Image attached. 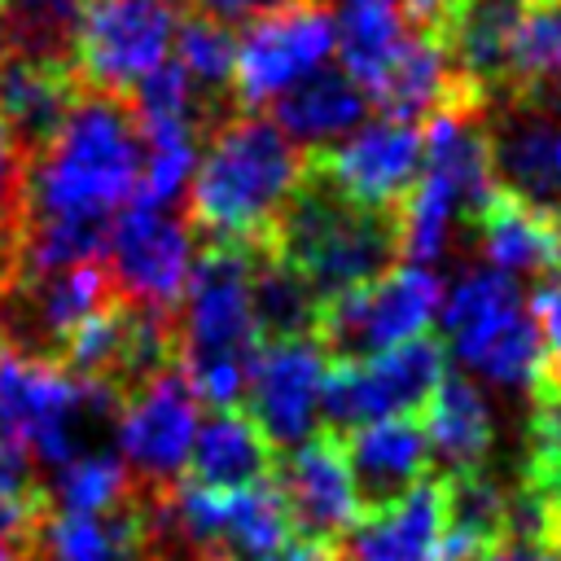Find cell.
Masks as SVG:
<instances>
[{"instance_id": "obj_17", "label": "cell", "mask_w": 561, "mask_h": 561, "mask_svg": "<svg viewBox=\"0 0 561 561\" xmlns=\"http://www.w3.org/2000/svg\"><path fill=\"white\" fill-rule=\"evenodd\" d=\"M443 530H447L443 482L421 478L399 500L368 508L337 543V561H438Z\"/></svg>"}, {"instance_id": "obj_27", "label": "cell", "mask_w": 561, "mask_h": 561, "mask_svg": "<svg viewBox=\"0 0 561 561\" xmlns=\"http://www.w3.org/2000/svg\"><path fill=\"white\" fill-rule=\"evenodd\" d=\"M88 0H0V39L4 53L75 66L79 26Z\"/></svg>"}, {"instance_id": "obj_35", "label": "cell", "mask_w": 561, "mask_h": 561, "mask_svg": "<svg viewBox=\"0 0 561 561\" xmlns=\"http://www.w3.org/2000/svg\"><path fill=\"white\" fill-rule=\"evenodd\" d=\"M324 9H355V4H394V0H316Z\"/></svg>"}, {"instance_id": "obj_1", "label": "cell", "mask_w": 561, "mask_h": 561, "mask_svg": "<svg viewBox=\"0 0 561 561\" xmlns=\"http://www.w3.org/2000/svg\"><path fill=\"white\" fill-rule=\"evenodd\" d=\"M145 162L140 123L127 96L83 88L57 136L26 162L22 215L110 232L131 202Z\"/></svg>"}, {"instance_id": "obj_21", "label": "cell", "mask_w": 561, "mask_h": 561, "mask_svg": "<svg viewBox=\"0 0 561 561\" xmlns=\"http://www.w3.org/2000/svg\"><path fill=\"white\" fill-rule=\"evenodd\" d=\"M272 469H276V447L241 403L210 408V416L197 421L193 451H188V482L237 491V486L267 482Z\"/></svg>"}, {"instance_id": "obj_8", "label": "cell", "mask_w": 561, "mask_h": 561, "mask_svg": "<svg viewBox=\"0 0 561 561\" xmlns=\"http://www.w3.org/2000/svg\"><path fill=\"white\" fill-rule=\"evenodd\" d=\"M443 364L447 346L425 333L364 359H329L320 390V425L329 434H346L381 416H412L447 373Z\"/></svg>"}, {"instance_id": "obj_14", "label": "cell", "mask_w": 561, "mask_h": 561, "mask_svg": "<svg viewBox=\"0 0 561 561\" xmlns=\"http://www.w3.org/2000/svg\"><path fill=\"white\" fill-rule=\"evenodd\" d=\"M324 373L329 355L311 333L259 342L241 399L272 447H294L320 430Z\"/></svg>"}, {"instance_id": "obj_20", "label": "cell", "mask_w": 561, "mask_h": 561, "mask_svg": "<svg viewBox=\"0 0 561 561\" xmlns=\"http://www.w3.org/2000/svg\"><path fill=\"white\" fill-rule=\"evenodd\" d=\"M267 105H272V123L298 153H320V149L337 145L368 114L364 88L342 66H320L316 75H307V79L289 83L280 96H272Z\"/></svg>"}, {"instance_id": "obj_19", "label": "cell", "mask_w": 561, "mask_h": 561, "mask_svg": "<svg viewBox=\"0 0 561 561\" xmlns=\"http://www.w3.org/2000/svg\"><path fill=\"white\" fill-rule=\"evenodd\" d=\"M83 83L75 66L31 61V57H0V118L9 127V140L31 162L66 123L75 110Z\"/></svg>"}, {"instance_id": "obj_4", "label": "cell", "mask_w": 561, "mask_h": 561, "mask_svg": "<svg viewBox=\"0 0 561 561\" xmlns=\"http://www.w3.org/2000/svg\"><path fill=\"white\" fill-rule=\"evenodd\" d=\"M267 245L302 272V280L316 289V298L346 294L355 285L377 280L399 259V232L394 210H368L320 184L307 167L289 202L280 206Z\"/></svg>"}, {"instance_id": "obj_18", "label": "cell", "mask_w": 561, "mask_h": 561, "mask_svg": "<svg viewBox=\"0 0 561 561\" xmlns=\"http://www.w3.org/2000/svg\"><path fill=\"white\" fill-rule=\"evenodd\" d=\"M342 451H346L351 482L364 513L399 500L430 469V443L412 416H381V421L355 425L342 434Z\"/></svg>"}, {"instance_id": "obj_30", "label": "cell", "mask_w": 561, "mask_h": 561, "mask_svg": "<svg viewBox=\"0 0 561 561\" xmlns=\"http://www.w3.org/2000/svg\"><path fill=\"white\" fill-rule=\"evenodd\" d=\"M22 188H26V158L9 140V127L0 118V245L18 241L22 224Z\"/></svg>"}, {"instance_id": "obj_2", "label": "cell", "mask_w": 561, "mask_h": 561, "mask_svg": "<svg viewBox=\"0 0 561 561\" xmlns=\"http://www.w3.org/2000/svg\"><path fill=\"white\" fill-rule=\"evenodd\" d=\"M307 153L254 110L219 118L188 175L184 219L202 245H263L280 206L298 188Z\"/></svg>"}, {"instance_id": "obj_3", "label": "cell", "mask_w": 561, "mask_h": 561, "mask_svg": "<svg viewBox=\"0 0 561 561\" xmlns=\"http://www.w3.org/2000/svg\"><path fill=\"white\" fill-rule=\"evenodd\" d=\"M250 259L254 245H202L175 311L180 368L210 408L241 403L250 359L263 342L250 307Z\"/></svg>"}, {"instance_id": "obj_24", "label": "cell", "mask_w": 561, "mask_h": 561, "mask_svg": "<svg viewBox=\"0 0 561 561\" xmlns=\"http://www.w3.org/2000/svg\"><path fill=\"white\" fill-rule=\"evenodd\" d=\"M39 561H149L140 539V491L110 513L48 508Z\"/></svg>"}, {"instance_id": "obj_26", "label": "cell", "mask_w": 561, "mask_h": 561, "mask_svg": "<svg viewBox=\"0 0 561 561\" xmlns=\"http://www.w3.org/2000/svg\"><path fill=\"white\" fill-rule=\"evenodd\" d=\"M175 61L184 66L193 92L206 101L210 114H237V35L224 22L188 13L175 22Z\"/></svg>"}, {"instance_id": "obj_22", "label": "cell", "mask_w": 561, "mask_h": 561, "mask_svg": "<svg viewBox=\"0 0 561 561\" xmlns=\"http://www.w3.org/2000/svg\"><path fill=\"white\" fill-rule=\"evenodd\" d=\"M421 412H425L421 430L430 443V460H438L447 473L478 469L486 460L495 443V416L486 394L465 373H443L430 399L421 403Z\"/></svg>"}, {"instance_id": "obj_16", "label": "cell", "mask_w": 561, "mask_h": 561, "mask_svg": "<svg viewBox=\"0 0 561 561\" xmlns=\"http://www.w3.org/2000/svg\"><path fill=\"white\" fill-rule=\"evenodd\" d=\"M530 9L535 0H451L443 48L451 57L460 96L469 105L482 110L491 96L508 92L513 48Z\"/></svg>"}, {"instance_id": "obj_32", "label": "cell", "mask_w": 561, "mask_h": 561, "mask_svg": "<svg viewBox=\"0 0 561 561\" xmlns=\"http://www.w3.org/2000/svg\"><path fill=\"white\" fill-rule=\"evenodd\" d=\"M188 13H202L210 22H224V26H250L276 9H289L298 0H184Z\"/></svg>"}, {"instance_id": "obj_9", "label": "cell", "mask_w": 561, "mask_h": 561, "mask_svg": "<svg viewBox=\"0 0 561 561\" xmlns=\"http://www.w3.org/2000/svg\"><path fill=\"white\" fill-rule=\"evenodd\" d=\"M193 259H197V237L184 210L127 202L110 224L105 272L114 289L140 307L180 311Z\"/></svg>"}, {"instance_id": "obj_25", "label": "cell", "mask_w": 561, "mask_h": 561, "mask_svg": "<svg viewBox=\"0 0 561 561\" xmlns=\"http://www.w3.org/2000/svg\"><path fill=\"white\" fill-rule=\"evenodd\" d=\"M250 307H254L259 337L272 342V337L311 333V329H316L320 298H316V289L302 280V272L289 267V263L263 241V245H254V259H250Z\"/></svg>"}, {"instance_id": "obj_5", "label": "cell", "mask_w": 561, "mask_h": 561, "mask_svg": "<svg viewBox=\"0 0 561 561\" xmlns=\"http://www.w3.org/2000/svg\"><path fill=\"white\" fill-rule=\"evenodd\" d=\"M123 399L92 381L75 377L57 359H35L0 346V438L18 447L31 465L61 469L83 456L92 425H114Z\"/></svg>"}, {"instance_id": "obj_36", "label": "cell", "mask_w": 561, "mask_h": 561, "mask_svg": "<svg viewBox=\"0 0 561 561\" xmlns=\"http://www.w3.org/2000/svg\"><path fill=\"white\" fill-rule=\"evenodd\" d=\"M0 57H4V39H0Z\"/></svg>"}, {"instance_id": "obj_23", "label": "cell", "mask_w": 561, "mask_h": 561, "mask_svg": "<svg viewBox=\"0 0 561 561\" xmlns=\"http://www.w3.org/2000/svg\"><path fill=\"white\" fill-rule=\"evenodd\" d=\"M473 237L482 263L504 276H552L561 272V219H548L513 197H495L478 219Z\"/></svg>"}, {"instance_id": "obj_29", "label": "cell", "mask_w": 561, "mask_h": 561, "mask_svg": "<svg viewBox=\"0 0 561 561\" xmlns=\"http://www.w3.org/2000/svg\"><path fill=\"white\" fill-rule=\"evenodd\" d=\"M136 495L127 465L110 451H83L53 469V500L61 513H110Z\"/></svg>"}, {"instance_id": "obj_33", "label": "cell", "mask_w": 561, "mask_h": 561, "mask_svg": "<svg viewBox=\"0 0 561 561\" xmlns=\"http://www.w3.org/2000/svg\"><path fill=\"white\" fill-rule=\"evenodd\" d=\"M478 561H561V552H557V543H543V539H513V535H504Z\"/></svg>"}, {"instance_id": "obj_11", "label": "cell", "mask_w": 561, "mask_h": 561, "mask_svg": "<svg viewBox=\"0 0 561 561\" xmlns=\"http://www.w3.org/2000/svg\"><path fill=\"white\" fill-rule=\"evenodd\" d=\"M197 434V390L188 386L180 359L153 373L131 399H123V412L114 421L118 460L127 465L140 495L167 491L184 478L188 451Z\"/></svg>"}, {"instance_id": "obj_13", "label": "cell", "mask_w": 561, "mask_h": 561, "mask_svg": "<svg viewBox=\"0 0 561 561\" xmlns=\"http://www.w3.org/2000/svg\"><path fill=\"white\" fill-rule=\"evenodd\" d=\"M333 44H337L333 9L316 0H298L289 9L250 22L245 39H237V105L241 110L267 105L289 83L329 66Z\"/></svg>"}, {"instance_id": "obj_34", "label": "cell", "mask_w": 561, "mask_h": 561, "mask_svg": "<svg viewBox=\"0 0 561 561\" xmlns=\"http://www.w3.org/2000/svg\"><path fill=\"white\" fill-rule=\"evenodd\" d=\"M0 491H39L35 465L18 447H9L4 438H0Z\"/></svg>"}, {"instance_id": "obj_7", "label": "cell", "mask_w": 561, "mask_h": 561, "mask_svg": "<svg viewBox=\"0 0 561 561\" xmlns=\"http://www.w3.org/2000/svg\"><path fill=\"white\" fill-rule=\"evenodd\" d=\"M438 302H443V280L421 263H403L368 285L324 298L311 337L324 346L333 364L364 359L425 333V324L438 316Z\"/></svg>"}, {"instance_id": "obj_6", "label": "cell", "mask_w": 561, "mask_h": 561, "mask_svg": "<svg viewBox=\"0 0 561 561\" xmlns=\"http://www.w3.org/2000/svg\"><path fill=\"white\" fill-rule=\"evenodd\" d=\"M447 351L491 386L530 390L543 377V342L513 276L478 263L465 267L438 302Z\"/></svg>"}, {"instance_id": "obj_31", "label": "cell", "mask_w": 561, "mask_h": 561, "mask_svg": "<svg viewBox=\"0 0 561 561\" xmlns=\"http://www.w3.org/2000/svg\"><path fill=\"white\" fill-rule=\"evenodd\" d=\"M530 316L543 342V373L561 381V272L539 280V289L530 294Z\"/></svg>"}, {"instance_id": "obj_12", "label": "cell", "mask_w": 561, "mask_h": 561, "mask_svg": "<svg viewBox=\"0 0 561 561\" xmlns=\"http://www.w3.org/2000/svg\"><path fill=\"white\" fill-rule=\"evenodd\" d=\"M421 158H425L421 127L408 118L381 114L377 123H359L337 145L307 153V171L355 206L394 210L403 202V193L416 184Z\"/></svg>"}, {"instance_id": "obj_10", "label": "cell", "mask_w": 561, "mask_h": 561, "mask_svg": "<svg viewBox=\"0 0 561 561\" xmlns=\"http://www.w3.org/2000/svg\"><path fill=\"white\" fill-rule=\"evenodd\" d=\"M180 0H88L75 75L83 88L127 96L171 48Z\"/></svg>"}, {"instance_id": "obj_28", "label": "cell", "mask_w": 561, "mask_h": 561, "mask_svg": "<svg viewBox=\"0 0 561 561\" xmlns=\"http://www.w3.org/2000/svg\"><path fill=\"white\" fill-rule=\"evenodd\" d=\"M337 48H342V70L364 88V96L381 83V75L394 66L403 53L412 26L399 18L394 4H355L342 9L337 18Z\"/></svg>"}, {"instance_id": "obj_15", "label": "cell", "mask_w": 561, "mask_h": 561, "mask_svg": "<svg viewBox=\"0 0 561 561\" xmlns=\"http://www.w3.org/2000/svg\"><path fill=\"white\" fill-rule=\"evenodd\" d=\"M272 482L280 491L289 530L302 539L342 543L346 530L364 517L351 482V465L342 451V434L316 430L311 438L285 447V456H276Z\"/></svg>"}]
</instances>
